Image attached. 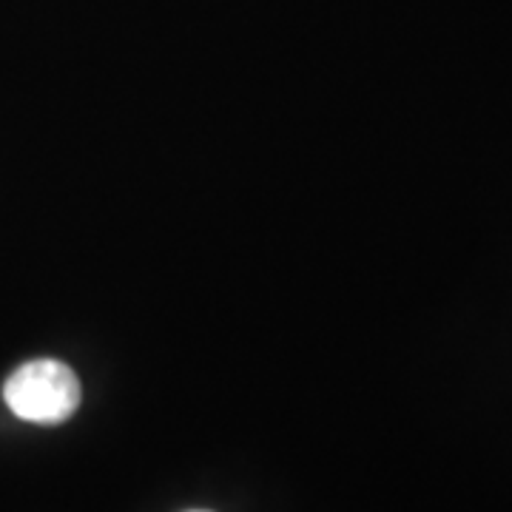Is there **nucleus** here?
Instances as JSON below:
<instances>
[{
    "label": "nucleus",
    "mask_w": 512,
    "mask_h": 512,
    "mask_svg": "<svg viewBox=\"0 0 512 512\" xmlns=\"http://www.w3.org/2000/svg\"><path fill=\"white\" fill-rule=\"evenodd\" d=\"M80 379L72 367L55 359H37L18 367L6 384L3 399L9 410L32 424H60L80 407Z\"/></svg>",
    "instance_id": "nucleus-1"
},
{
    "label": "nucleus",
    "mask_w": 512,
    "mask_h": 512,
    "mask_svg": "<svg viewBox=\"0 0 512 512\" xmlns=\"http://www.w3.org/2000/svg\"><path fill=\"white\" fill-rule=\"evenodd\" d=\"M194 512H205V510H194Z\"/></svg>",
    "instance_id": "nucleus-2"
}]
</instances>
